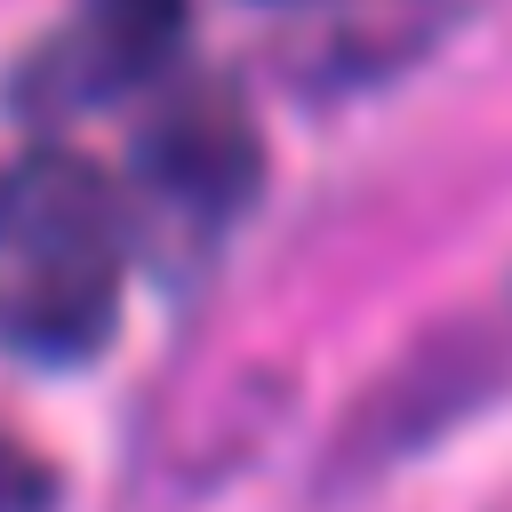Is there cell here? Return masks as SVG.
Listing matches in <instances>:
<instances>
[{"label":"cell","instance_id":"cell-3","mask_svg":"<svg viewBox=\"0 0 512 512\" xmlns=\"http://www.w3.org/2000/svg\"><path fill=\"white\" fill-rule=\"evenodd\" d=\"M136 176L144 192L168 208V216H192V224H224L256 176H264V152H256V120L240 112L232 88H192L160 112V128L136 144Z\"/></svg>","mask_w":512,"mask_h":512},{"label":"cell","instance_id":"cell-1","mask_svg":"<svg viewBox=\"0 0 512 512\" xmlns=\"http://www.w3.org/2000/svg\"><path fill=\"white\" fill-rule=\"evenodd\" d=\"M128 280V200L64 144L0 176V328L40 360H80L112 336Z\"/></svg>","mask_w":512,"mask_h":512},{"label":"cell","instance_id":"cell-2","mask_svg":"<svg viewBox=\"0 0 512 512\" xmlns=\"http://www.w3.org/2000/svg\"><path fill=\"white\" fill-rule=\"evenodd\" d=\"M176 48H184V0H72V16L24 56L16 96L40 120H64L144 88L152 72L176 64Z\"/></svg>","mask_w":512,"mask_h":512},{"label":"cell","instance_id":"cell-4","mask_svg":"<svg viewBox=\"0 0 512 512\" xmlns=\"http://www.w3.org/2000/svg\"><path fill=\"white\" fill-rule=\"evenodd\" d=\"M0 512H48V472L0 440Z\"/></svg>","mask_w":512,"mask_h":512}]
</instances>
